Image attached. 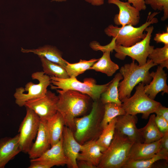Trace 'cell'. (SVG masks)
<instances>
[{
	"mask_svg": "<svg viewBox=\"0 0 168 168\" xmlns=\"http://www.w3.org/2000/svg\"><path fill=\"white\" fill-rule=\"evenodd\" d=\"M56 90L58 94L57 110L62 116L65 126L74 132L75 130L74 119L86 111L91 98L74 90Z\"/></svg>",
	"mask_w": 168,
	"mask_h": 168,
	"instance_id": "cell-1",
	"label": "cell"
},
{
	"mask_svg": "<svg viewBox=\"0 0 168 168\" xmlns=\"http://www.w3.org/2000/svg\"><path fill=\"white\" fill-rule=\"evenodd\" d=\"M90 113L82 117L74 119L75 138L81 144L91 140L96 141L103 128L101 123L104 113V105L100 99L94 100Z\"/></svg>",
	"mask_w": 168,
	"mask_h": 168,
	"instance_id": "cell-2",
	"label": "cell"
},
{
	"mask_svg": "<svg viewBox=\"0 0 168 168\" xmlns=\"http://www.w3.org/2000/svg\"><path fill=\"white\" fill-rule=\"evenodd\" d=\"M156 66L151 59H147L146 63L141 66L134 62L124 64L120 69V72L123 78L118 85L119 98L121 100L131 96L134 88L139 83L145 85L148 84L152 77L150 75V69Z\"/></svg>",
	"mask_w": 168,
	"mask_h": 168,
	"instance_id": "cell-3",
	"label": "cell"
},
{
	"mask_svg": "<svg viewBox=\"0 0 168 168\" xmlns=\"http://www.w3.org/2000/svg\"><path fill=\"white\" fill-rule=\"evenodd\" d=\"M159 13L150 12L145 22L139 27H136L128 25L119 27L111 24L104 29V32L108 36L115 38L116 44L125 47L131 46L145 37L146 33L144 31L147 27L158 22L155 16Z\"/></svg>",
	"mask_w": 168,
	"mask_h": 168,
	"instance_id": "cell-4",
	"label": "cell"
},
{
	"mask_svg": "<svg viewBox=\"0 0 168 168\" xmlns=\"http://www.w3.org/2000/svg\"><path fill=\"white\" fill-rule=\"evenodd\" d=\"M134 143L115 129L113 138L108 147L103 152L97 168H122Z\"/></svg>",
	"mask_w": 168,
	"mask_h": 168,
	"instance_id": "cell-5",
	"label": "cell"
},
{
	"mask_svg": "<svg viewBox=\"0 0 168 168\" xmlns=\"http://www.w3.org/2000/svg\"><path fill=\"white\" fill-rule=\"evenodd\" d=\"M51 88L63 91L72 90L79 91L89 96L94 101L100 99L101 94L108 88L110 81L103 85H98L96 80L91 78H86L83 82L78 81L76 77L61 79L50 77Z\"/></svg>",
	"mask_w": 168,
	"mask_h": 168,
	"instance_id": "cell-6",
	"label": "cell"
},
{
	"mask_svg": "<svg viewBox=\"0 0 168 168\" xmlns=\"http://www.w3.org/2000/svg\"><path fill=\"white\" fill-rule=\"evenodd\" d=\"M144 85L143 83H139L135 87L136 91L133 96L121 101L126 114L136 115L141 113L142 118L147 119L162 105L148 97L144 91Z\"/></svg>",
	"mask_w": 168,
	"mask_h": 168,
	"instance_id": "cell-7",
	"label": "cell"
},
{
	"mask_svg": "<svg viewBox=\"0 0 168 168\" xmlns=\"http://www.w3.org/2000/svg\"><path fill=\"white\" fill-rule=\"evenodd\" d=\"M33 79L38 82L35 84L30 82L24 88L20 87L16 89L14 94L15 102L19 107L24 106L25 103L29 100L44 96L47 91V87L51 84L50 77L43 71H37L31 75Z\"/></svg>",
	"mask_w": 168,
	"mask_h": 168,
	"instance_id": "cell-8",
	"label": "cell"
},
{
	"mask_svg": "<svg viewBox=\"0 0 168 168\" xmlns=\"http://www.w3.org/2000/svg\"><path fill=\"white\" fill-rule=\"evenodd\" d=\"M154 28L149 26L145 31L147 33L145 37L140 41L129 47H125L115 44L114 50L116 52L115 57L120 60H124L126 56L130 57L133 60H136L140 66L145 64L148 55L154 47L150 45L152 34Z\"/></svg>",
	"mask_w": 168,
	"mask_h": 168,
	"instance_id": "cell-9",
	"label": "cell"
},
{
	"mask_svg": "<svg viewBox=\"0 0 168 168\" xmlns=\"http://www.w3.org/2000/svg\"><path fill=\"white\" fill-rule=\"evenodd\" d=\"M26 108V115L19 128V143L21 152L28 153L36 138L40 119L31 109Z\"/></svg>",
	"mask_w": 168,
	"mask_h": 168,
	"instance_id": "cell-10",
	"label": "cell"
},
{
	"mask_svg": "<svg viewBox=\"0 0 168 168\" xmlns=\"http://www.w3.org/2000/svg\"><path fill=\"white\" fill-rule=\"evenodd\" d=\"M58 100V96L47 90L44 96L26 101L24 106L34 111L40 120L47 121L57 112Z\"/></svg>",
	"mask_w": 168,
	"mask_h": 168,
	"instance_id": "cell-11",
	"label": "cell"
},
{
	"mask_svg": "<svg viewBox=\"0 0 168 168\" xmlns=\"http://www.w3.org/2000/svg\"><path fill=\"white\" fill-rule=\"evenodd\" d=\"M108 2L116 5L119 8V13L116 14L114 18L115 25H121L122 27L128 25L135 26L139 22L140 11L128 2L108 0Z\"/></svg>",
	"mask_w": 168,
	"mask_h": 168,
	"instance_id": "cell-12",
	"label": "cell"
},
{
	"mask_svg": "<svg viewBox=\"0 0 168 168\" xmlns=\"http://www.w3.org/2000/svg\"><path fill=\"white\" fill-rule=\"evenodd\" d=\"M137 121L136 115L126 114L118 116L116 117L115 129L134 142H143L139 129L136 126Z\"/></svg>",
	"mask_w": 168,
	"mask_h": 168,
	"instance_id": "cell-13",
	"label": "cell"
},
{
	"mask_svg": "<svg viewBox=\"0 0 168 168\" xmlns=\"http://www.w3.org/2000/svg\"><path fill=\"white\" fill-rule=\"evenodd\" d=\"M62 146L64 153L69 161V167L78 168L77 158L82 145L76 139L73 132L65 126L63 135Z\"/></svg>",
	"mask_w": 168,
	"mask_h": 168,
	"instance_id": "cell-14",
	"label": "cell"
},
{
	"mask_svg": "<svg viewBox=\"0 0 168 168\" xmlns=\"http://www.w3.org/2000/svg\"><path fill=\"white\" fill-rule=\"evenodd\" d=\"M152 79L151 82L144 86V91L151 99L154 100L157 95L162 92V94L168 93V86L166 83L167 74L163 68L157 67L156 71L150 73Z\"/></svg>",
	"mask_w": 168,
	"mask_h": 168,
	"instance_id": "cell-15",
	"label": "cell"
},
{
	"mask_svg": "<svg viewBox=\"0 0 168 168\" xmlns=\"http://www.w3.org/2000/svg\"><path fill=\"white\" fill-rule=\"evenodd\" d=\"M51 147L47 121L40 120L36 139L27 153L30 159L40 157Z\"/></svg>",
	"mask_w": 168,
	"mask_h": 168,
	"instance_id": "cell-16",
	"label": "cell"
},
{
	"mask_svg": "<svg viewBox=\"0 0 168 168\" xmlns=\"http://www.w3.org/2000/svg\"><path fill=\"white\" fill-rule=\"evenodd\" d=\"M63 137L56 144L51 146L36 160L41 161L46 164L49 168L54 166L67 165L68 167L69 163L65 155L63 148Z\"/></svg>",
	"mask_w": 168,
	"mask_h": 168,
	"instance_id": "cell-17",
	"label": "cell"
},
{
	"mask_svg": "<svg viewBox=\"0 0 168 168\" xmlns=\"http://www.w3.org/2000/svg\"><path fill=\"white\" fill-rule=\"evenodd\" d=\"M160 142L161 139L149 143L134 142L129 151L127 161L143 160L152 158L158 153Z\"/></svg>",
	"mask_w": 168,
	"mask_h": 168,
	"instance_id": "cell-18",
	"label": "cell"
},
{
	"mask_svg": "<svg viewBox=\"0 0 168 168\" xmlns=\"http://www.w3.org/2000/svg\"><path fill=\"white\" fill-rule=\"evenodd\" d=\"M20 152L19 133L13 137H6L0 139V168H4Z\"/></svg>",
	"mask_w": 168,
	"mask_h": 168,
	"instance_id": "cell-19",
	"label": "cell"
},
{
	"mask_svg": "<svg viewBox=\"0 0 168 168\" xmlns=\"http://www.w3.org/2000/svg\"><path fill=\"white\" fill-rule=\"evenodd\" d=\"M21 51L24 53H32L39 57H43L48 60L58 64L65 69L67 61L62 58V54L56 47L45 45L37 49H25L21 48Z\"/></svg>",
	"mask_w": 168,
	"mask_h": 168,
	"instance_id": "cell-20",
	"label": "cell"
},
{
	"mask_svg": "<svg viewBox=\"0 0 168 168\" xmlns=\"http://www.w3.org/2000/svg\"><path fill=\"white\" fill-rule=\"evenodd\" d=\"M103 153L96 140L88 141L82 145L77 161L84 160L88 161L97 168Z\"/></svg>",
	"mask_w": 168,
	"mask_h": 168,
	"instance_id": "cell-21",
	"label": "cell"
},
{
	"mask_svg": "<svg viewBox=\"0 0 168 168\" xmlns=\"http://www.w3.org/2000/svg\"><path fill=\"white\" fill-rule=\"evenodd\" d=\"M47 130L51 146L58 142L62 138L65 124L63 118L57 111L47 121Z\"/></svg>",
	"mask_w": 168,
	"mask_h": 168,
	"instance_id": "cell-22",
	"label": "cell"
},
{
	"mask_svg": "<svg viewBox=\"0 0 168 168\" xmlns=\"http://www.w3.org/2000/svg\"><path fill=\"white\" fill-rule=\"evenodd\" d=\"M113 51L108 49L103 52L102 56L94 64L90 69L104 73L109 77L112 76L119 69L118 65L111 60L110 54Z\"/></svg>",
	"mask_w": 168,
	"mask_h": 168,
	"instance_id": "cell-23",
	"label": "cell"
},
{
	"mask_svg": "<svg viewBox=\"0 0 168 168\" xmlns=\"http://www.w3.org/2000/svg\"><path fill=\"white\" fill-rule=\"evenodd\" d=\"M123 77L119 72L116 74L106 90L100 96V100L104 104L109 103H114L122 105V102L119 98L118 85Z\"/></svg>",
	"mask_w": 168,
	"mask_h": 168,
	"instance_id": "cell-24",
	"label": "cell"
},
{
	"mask_svg": "<svg viewBox=\"0 0 168 168\" xmlns=\"http://www.w3.org/2000/svg\"><path fill=\"white\" fill-rule=\"evenodd\" d=\"M155 116L154 114L151 115L146 126L139 129L144 143H149L157 141L163 135L164 133L160 130L156 124Z\"/></svg>",
	"mask_w": 168,
	"mask_h": 168,
	"instance_id": "cell-25",
	"label": "cell"
},
{
	"mask_svg": "<svg viewBox=\"0 0 168 168\" xmlns=\"http://www.w3.org/2000/svg\"><path fill=\"white\" fill-rule=\"evenodd\" d=\"M44 73L49 77L66 79L69 77L65 70L60 65L50 61L43 57H39Z\"/></svg>",
	"mask_w": 168,
	"mask_h": 168,
	"instance_id": "cell-26",
	"label": "cell"
},
{
	"mask_svg": "<svg viewBox=\"0 0 168 168\" xmlns=\"http://www.w3.org/2000/svg\"><path fill=\"white\" fill-rule=\"evenodd\" d=\"M116 117L111 120L103 128L96 141L101 152H104L108 147L113 138L115 130Z\"/></svg>",
	"mask_w": 168,
	"mask_h": 168,
	"instance_id": "cell-27",
	"label": "cell"
},
{
	"mask_svg": "<svg viewBox=\"0 0 168 168\" xmlns=\"http://www.w3.org/2000/svg\"><path fill=\"white\" fill-rule=\"evenodd\" d=\"M98 59L92 58L88 60L80 59L78 63H70L67 61L65 69L69 77H76L90 68Z\"/></svg>",
	"mask_w": 168,
	"mask_h": 168,
	"instance_id": "cell-28",
	"label": "cell"
},
{
	"mask_svg": "<svg viewBox=\"0 0 168 168\" xmlns=\"http://www.w3.org/2000/svg\"><path fill=\"white\" fill-rule=\"evenodd\" d=\"M104 113L101 123L103 129L114 118L126 114L122 105L114 103H106L104 105Z\"/></svg>",
	"mask_w": 168,
	"mask_h": 168,
	"instance_id": "cell-29",
	"label": "cell"
},
{
	"mask_svg": "<svg viewBox=\"0 0 168 168\" xmlns=\"http://www.w3.org/2000/svg\"><path fill=\"white\" fill-rule=\"evenodd\" d=\"M164 160L168 161V157L159 153H157L150 158L137 160L127 161L123 168H150L157 161Z\"/></svg>",
	"mask_w": 168,
	"mask_h": 168,
	"instance_id": "cell-30",
	"label": "cell"
},
{
	"mask_svg": "<svg viewBox=\"0 0 168 168\" xmlns=\"http://www.w3.org/2000/svg\"><path fill=\"white\" fill-rule=\"evenodd\" d=\"M148 58L156 65L168 69V44L162 48L154 49Z\"/></svg>",
	"mask_w": 168,
	"mask_h": 168,
	"instance_id": "cell-31",
	"label": "cell"
},
{
	"mask_svg": "<svg viewBox=\"0 0 168 168\" xmlns=\"http://www.w3.org/2000/svg\"><path fill=\"white\" fill-rule=\"evenodd\" d=\"M146 4L149 5L154 10H163L161 20L165 21L168 18V0H145Z\"/></svg>",
	"mask_w": 168,
	"mask_h": 168,
	"instance_id": "cell-32",
	"label": "cell"
},
{
	"mask_svg": "<svg viewBox=\"0 0 168 168\" xmlns=\"http://www.w3.org/2000/svg\"><path fill=\"white\" fill-rule=\"evenodd\" d=\"M115 44V38L113 37L111 42L106 45L102 46L96 41H93L90 43V46L91 48L94 50H100L103 52L108 49L113 51Z\"/></svg>",
	"mask_w": 168,
	"mask_h": 168,
	"instance_id": "cell-33",
	"label": "cell"
},
{
	"mask_svg": "<svg viewBox=\"0 0 168 168\" xmlns=\"http://www.w3.org/2000/svg\"><path fill=\"white\" fill-rule=\"evenodd\" d=\"M157 153L168 157V132L164 133L161 139L160 149Z\"/></svg>",
	"mask_w": 168,
	"mask_h": 168,
	"instance_id": "cell-34",
	"label": "cell"
},
{
	"mask_svg": "<svg viewBox=\"0 0 168 168\" xmlns=\"http://www.w3.org/2000/svg\"><path fill=\"white\" fill-rule=\"evenodd\" d=\"M155 120L157 127L162 133H164L168 132V121L157 115L155 116Z\"/></svg>",
	"mask_w": 168,
	"mask_h": 168,
	"instance_id": "cell-35",
	"label": "cell"
},
{
	"mask_svg": "<svg viewBox=\"0 0 168 168\" xmlns=\"http://www.w3.org/2000/svg\"><path fill=\"white\" fill-rule=\"evenodd\" d=\"M154 40L157 43H162L164 44H168V27L166 32L156 33L154 38Z\"/></svg>",
	"mask_w": 168,
	"mask_h": 168,
	"instance_id": "cell-36",
	"label": "cell"
},
{
	"mask_svg": "<svg viewBox=\"0 0 168 168\" xmlns=\"http://www.w3.org/2000/svg\"><path fill=\"white\" fill-rule=\"evenodd\" d=\"M128 2L132 3L133 6L139 11L145 10L147 8L145 0H128Z\"/></svg>",
	"mask_w": 168,
	"mask_h": 168,
	"instance_id": "cell-37",
	"label": "cell"
},
{
	"mask_svg": "<svg viewBox=\"0 0 168 168\" xmlns=\"http://www.w3.org/2000/svg\"><path fill=\"white\" fill-rule=\"evenodd\" d=\"M156 115L161 117L168 121V108L161 105L155 112Z\"/></svg>",
	"mask_w": 168,
	"mask_h": 168,
	"instance_id": "cell-38",
	"label": "cell"
},
{
	"mask_svg": "<svg viewBox=\"0 0 168 168\" xmlns=\"http://www.w3.org/2000/svg\"><path fill=\"white\" fill-rule=\"evenodd\" d=\"M78 168H97L91 163L84 160L77 161Z\"/></svg>",
	"mask_w": 168,
	"mask_h": 168,
	"instance_id": "cell-39",
	"label": "cell"
},
{
	"mask_svg": "<svg viewBox=\"0 0 168 168\" xmlns=\"http://www.w3.org/2000/svg\"><path fill=\"white\" fill-rule=\"evenodd\" d=\"M86 2L94 6H100L104 3V0H84Z\"/></svg>",
	"mask_w": 168,
	"mask_h": 168,
	"instance_id": "cell-40",
	"label": "cell"
},
{
	"mask_svg": "<svg viewBox=\"0 0 168 168\" xmlns=\"http://www.w3.org/2000/svg\"><path fill=\"white\" fill-rule=\"evenodd\" d=\"M67 1V0H52V1H56L57 2H66Z\"/></svg>",
	"mask_w": 168,
	"mask_h": 168,
	"instance_id": "cell-41",
	"label": "cell"
}]
</instances>
